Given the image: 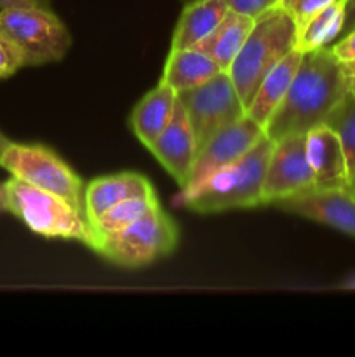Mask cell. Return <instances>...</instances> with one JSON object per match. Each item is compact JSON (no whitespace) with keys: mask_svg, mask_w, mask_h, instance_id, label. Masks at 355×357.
Returning a JSON list of instances; mask_svg holds the SVG:
<instances>
[{"mask_svg":"<svg viewBox=\"0 0 355 357\" xmlns=\"http://www.w3.org/2000/svg\"><path fill=\"white\" fill-rule=\"evenodd\" d=\"M333 2L334 0H281V6L292 14L299 30V26H303L308 17Z\"/></svg>","mask_w":355,"mask_h":357,"instance_id":"cell-24","label":"cell"},{"mask_svg":"<svg viewBox=\"0 0 355 357\" xmlns=\"http://www.w3.org/2000/svg\"><path fill=\"white\" fill-rule=\"evenodd\" d=\"M333 54L340 59L341 63H350L355 59V28L348 31L347 35L340 37V40L329 45Z\"/></svg>","mask_w":355,"mask_h":357,"instance_id":"cell-26","label":"cell"},{"mask_svg":"<svg viewBox=\"0 0 355 357\" xmlns=\"http://www.w3.org/2000/svg\"><path fill=\"white\" fill-rule=\"evenodd\" d=\"M296 47L298 23L281 3L254 17L242 49L228 68L246 108L265 75Z\"/></svg>","mask_w":355,"mask_h":357,"instance_id":"cell-3","label":"cell"},{"mask_svg":"<svg viewBox=\"0 0 355 357\" xmlns=\"http://www.w3.org/2000/svg\"><path fill=\"white\" fill-rule=\"evenodd\" d=\"M7 211V206H6V185L0 181V213Z\"/></svg>","mask_w":355,"mask_h":357,"instance_id":"cell-29","label":"cell"},{"mask_svg":"<svg viewBox=\"0 0 355 357\" xmlns=\"http://www.w3.org/2000/svg\"><path fill=\"white\" fill-rule=\"evenodd\" d=\"M226 0H190L174 28L171 47L187 49L207 37L228 13Z\"/></svg>","mask_w":355,"mask_h":357,"instance_id":"cell-19","label":"cell"},{"mask_svg":"<svg viewBox=\"0 0 355 357\" xmlns=\"http://www.w3.org/2000/svg\"><path fill=\"white\" fill-rule=\"evenodd\" d=\"M0 167H3L10 176L51 192L65 199L79 211L86 213L84 206L86 185L79 174L49 146L38 143L10 142L0 157Z\"/></svg>","mask_w":355,"mask_h":357,"instance_id":"cell-6","label":"cell"},{"mask_svg":"<svg viewBox=\"0 0 355 357\" xmlns=\"http://www.w3.org/2000/svg\"><path fill=\"white\" fill-rule=\"evenodd\" d=\"M188 115L198 150L221 129L246 115V105L228 72H219L194 89L178 93Z\"/></svg>","mask_w":355,"mask_h":357,"instance_id":"cell-8","label":"cell"},{"mask_svg":"<svg viewBox=\"0 0 355 357\" xmlns=\"http://www.w3.org/2000/svg\"><path fill=\"white\" fill-rule=\"evenodd\" d=\"M348 94L355 96V75L348 77Z\"/></svg>","mask_w":355,"mask_h":357,"instance_id":"cell-32","label":"cell"},{"mask_svg":"<svg viewBox=\"0 0 355 357\" xmlns=\"http://www.w3.org/2000/svg\"><path fill=\"white\" fill-rule=\"evenodd\" d=\"M157 204H160V202L155 194L143 195V197L125 199V201L118 202L117 206L108 209L103 216H100V218L93 223L94 232H96L97 237L118 232V230L125 229V227L131 225V223L136 222L138 218H141L145 213H148L150 209L155 208Z\"/></svg>","mask_w":355,"mask_h":357,"instance_id":"cell-21","label":"cell"},{"mask_svg":"<svg viewBox=\"0 0 355 357\" xmlns=\"http://www.w3.org/2000/svg\"><path fill=\"white\" fill-rule=\"evenodd\" d=\"M184 2H190V0H184Z\"/></svg>","mask_w":355,"mask_h":357,"instance_id":"cell-33","label":"cell"},{"mask_svg":"<svg viewBox=\"0 0 355 357\" xmlns=\"http://www.w3.org/2000/svg\"><path fill=\"white\" fill-rule=\"evenodd\" d=\"M0 30L19 45L24 66L61 61L72 45L68 28L49 7L0 9Z\"/></svg>","mask_w":355,"mask_h":357,"instance_id":"cell-7","label":"cell"},{"mask_svg":"<svg viewBox=\"0 0 355 357\" xmlns=\"http://www.w3.org/2000/svg\"><path fill=\"white\" fill-rule=\"evenodd\" d=\"M345 72H347V75L350 77V75H355V59L354 61H350V63H345Z\"/></svg>","mask_w":355,"mask_h":357,"instance_id":"cell-31","label":"cell"},{"mask_svg":"<svg viewBox=\"0 0 355 357\" xmlns=\"http://www.w3.org/2000/svg\"><path fill=\"white\" fill-rule=\"evenodd\" d=\"M9 143H10V139L7 138L2 131H0V157H2V153L6 152V149L9 146Z\"/></svg>","mask_w":355,"mask_h":357,"instance_id":"cell-30","label":"cell"},{"mask_svg":"<svg viewBox=\"0 0 355 357\" xmlns=\"http://www.w3.org/2000/svg\"><path fill=\"white\" fill-rule=\"evenodd\" d=\"M343 2H345V24L340 37H343V35H347L348 31L355 28V0H343Z\"/></svg>","mask_w":355,"mask_h":357,"instance_id":"cell-28","label":"cell"},{"mask_svg":"<svg viewBox=\"0 0 355 357\" xmlns=\"http://www.w3.org/2000/svg\"><path fill=\"white\" fill-rule=\"evenodd\" d=\"M146 149L160 166L174 178L180 188L188 183L191 167L197 159L198 146L183 105L178 100L169 124Z\"/></svg>","mask_w":355,"mask_h":357,"instance_id":"cell-12","label":"cell"},{"mask_svg":"<svg viewBox=\"0 0 355 357\" xmlns=\"http://www.w3.org/2000/svg\"><path fill=\"white\" fill-rule=\"evenodd\" d=\"M348 94V75L331 47L303 52L287 94L265 126L274 142L326 124Z\"/></svg>","mask_w":355,"mask_h":357,"instance_id":"cell-1","label":"cell"},{"mask_svg":"<svg viewBox=\"0 0 355 357\" xmlns=\"http://www.w3.org/2000/svg\"><path fill=\"white\" fill-rule=\"evenodd\" d=\"M152 183L143 174L124 171V173L101 176L90 181L84 190V206L90 225L108 209L117 206L118 202L143 195H153Z\"/></svg>","mask_w":355,"mask_h":357,"instance_id":"cell-14","label":"cell"},{"mask_svg":"<svg viewBox=\"0 0 355 357\" xmlns=\"http://www.w3.org/2000/svg\"><path fill=\"white\" fill-rule=\"evenodd\" d=\"M226 2H228V7L232 10L246 14V16L256 17L261 13H265V10L278 6L281 0H226Z\"/></svg>","mask_w":355,"mask_h":357,"instance_id":"cell-25","label":"cell"},{"mask_svg":"<svg viewBox=\"0 0 355 357\" xmlns=\"http://www.w3.org/2000/svg\"><path fill=\"white\" fill-rule=\"evenodd\" d=\"M219 72H223L221 66L214 59L209 58L205 52L195 47H171L160 82L173 87L176 93H183V91L194 89V87L207 82Z\"/></svg>","mask_w":355,"mask_h":357,"instance_id":"cell-17","label":"cell"},{"mask_svg":"<svg viewBox=\"0 0 355 357\" xmlns=\"http://www.w3.org/2000/svg\"><path fill=\"white\" fill-rule=\"evenodd\" d=\"M14 7H49V0H0V9Z\"/></svg>","mask_w":355,"mask_h":357,"instance_id":"cell-27","label":"cell"},{"mask_svg":"<svg viewBox=\"0 0 355 357\" xmlns=\"http://www.w3.org/2000/svg\"><path fill=\"white\" fill-rule=\"evenodd\" d=\"M176 223L157 204L118 232L97 237L94 253L122 268H141L166 258L176 250Z\"/></svg>","mask_w":355,"mask_h":357,"instance_id":"cell-5","label":"cell"},{"mask_svg":"<svg viewBox=\"0 0 355 357\" xmlns=\"http://www.w3.org/2000/svg\"><path fill=\"white\" fill-rule=\"evenodd\" d=\"M326 124H329L338 132L343 143L348 176H350V183L355 185V96L347 94V98L327 119Z\"/></svg>","mask_w":355,"mask_h":357,"instance_id":"cell-22","label":"cell"},{"mask_svg":"<svg viewBox=\"0 0 355 357\" xmlns=\"http://www.w3.org/2000/svg\"><path fill=\"white\" fill-rule=\"evenodd\" d=\"M6 185L7 211L21 220L33 234L72 239L94 250L97 236L86 213L47 190L10 176Z\"/></svg>","mask_w":355,"mask_h":357,"instance_id":"cell-4","label":"cell"},{"mask_svg":"<svg viewBox=\"0 0 355 357\" xmlns=\"http://www.w3.org/2000/svg\"><path fill=\"white\" fill-rule=\"evenodd\" d=\"M315 187V178L306 157V135H294L275 142L263 181V206Z\"/></svg>","mask_w":355,"mask_h":357,"instance_id":"cell-9","label":"cell"},{"mask_svg":"<svg viewBox=\"0 0 355 357\" xmlns=\"http://www.w3.org/2000/svg\"><path fill=\"white\" fill-rule=\"evenodd\" d=\"M274 145V139L263 135L239 160L219 169L195 190L180 194V206L204 215L263 206L265 173Z\"/></svg>","mask_w":355,"mask_h":357,"instance_id":"cell-2","label":"cell"},{"mask_svg":"<svg viewBox=\"0 0 355 357\" xmlns=\"http://www.w3.org/2000/svg\"><path fill=\"white\" fill-rule=\"evenodd\" d=\"M277 209L322 223L355 239V187L319 188L289 195L274 202Z\"/></svg>","mask_w":355,"mask_h":357,"instance_id":"cell-11","label":"cell"},{"mask_svg":"<svg viewBox=\"0 0 355 357\" xmlns=\"http://www.w3.org/2000/svg\"><path fill=\"white\" fill-rule=\"evenodd\" d=\"M24 66V54L19 45L0 30V79L14 75Z\"/></svg>","mask_w":355,"mask_h":357,"instance_id":"cell-23","label":"cell"},{"mask_svg":"<svg viewBox=\"0 0 355 357\" xmlns=\"http://www.w3.org/2000/svg\"><path fill=\"white\" fill-rule=\"evenodd\" d=\"M303 51H299L298 47L294 51L289 52L284 59L277 63L270 72L265 75L263 82L260 84V87L254 93L253 100L249 101L246 108L247 117L253 119L256 124H260L265 129V126L268 124L271 115L275 114V110L278 108V105L282 103V100L287 94L289 87H291L292 79L296 75V70H298L299 61H301Z\"/></svg>","mask_w":355,"mask_h":357,"instance_id":"cell-15","label":"cell"},{"mask_svg":"<svg viewBox=\"0 0 355 357\" xmlns=\"http://www.w3.org/2000/svg\"><path fill=\"white\" fill-rule=\"evenodd\" d=\"M253 23L254 17L228 9L218 26L194 47L205 52L209 58L214 59L221 66V70L228 72L230 65L242 49L244 42L253 28Z\"/></svg>","mask_w":355,"mask_h":357,"instance_id":"cell-18","label":"cell"},{"mask_svg":"<svg viewBox=\"0 0 355 357\" xmlns=\"http://www.w3.org/2000/svg\"><path fill=\"white\" fill-rule=\"evenodd\" d=\"M354 187H355V185H354Z\"/></svg>","mask_w":355,"mask_h":357,"instance_id":"cell-34","label":"cell"},{"mask_svg":"<svg viewBox=\"0 0 355 357\" xmlns=\"http://www.w3.org/2000/svg\"><path fill=\"white\" fill-rule=\"evenodd\" d=\"M265 135V129L253 121L251 117L244 115L240 121L233 122L228 128L216 132L197 153L194 167H191L188 183L181 188V194L195 190L200 187L207 178L218 173L223 167L230 166L235 160H239L244 153L249 152L261 136Z\"/></svg>","mask_w":355,"mask_h":357,"instance_id":"cell-10","label":"cell"},{"mask_svg":"<svg viewBox=\"0 0 355 357\" xmlns=\"http://www.w3.org/2000/svg\"><path fill=\"white\" fill-rule=\"evenodd\" d=\"M178 103V93L167 84L159 82L138 101L129 117L136 138L148 146L169 124Z\"/></svg>","mask_w":355,"mask_h":357,"instance_id":"cell-16","label":"cell"},{"mask_svg":"<svg viewBox=\"0 0 355 357\" xmlns=\"http://www.w3.org/2000/svg\"><path fill=\"white\" fill-rule=\"evenodd\" d=\"M306 157L315 178V187H348L347 155L338 132L329 124H320L306 132Z\"/></svg>","mask_w":355,"mask_h":357,"instance_id":"cell-13","label":"cell"},{"mask_svg":"<svg viewBox=\"0 0 355 357\" xmlns=\"http://www.w3.org/2000/svg\"><path fill=\"white\" fill-rule=\"evenodd\" d=\"M345 24V2L334 0L324 9L317 10L308 17L298 30V49L299 51H313V49L327 47L333 44L343 31Z\"/></svg>","mask_w":355,"mask_h":357,"instance_id":"cell-20","label":"cell"}]
</instances>
